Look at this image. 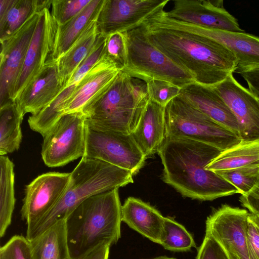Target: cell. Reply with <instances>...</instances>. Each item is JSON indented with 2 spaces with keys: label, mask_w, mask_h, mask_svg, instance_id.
<instances>
[{
  "label": "cell",
  "mask_w": 259,
  "mask_h": 259,
  "mask_svg": "<svg viewBox=\"0 0 259 259\" xmlns=\"http://www.w3.org/2000/svg\"><path fill=\"white\" fill-rule=\"evenodd\" d=\"M196 259H228L220 245L209 235L205 233L198 247Z\"/></svg>",
  "instance_id": "74e56055"
},
{
  "label": "cell",
  "mask_w": 259,
  "mask_h": 259,
  "mask_svg": "<svg viewBox=\"0 0 259 259\" xmlns=\"http://www.w3.org/2000/svg\"><path fill=\"white\" fill-rule=\"evenodd\" d=\"M149 99L146 83L120 71L109 88L81 112L86 124L95 128L131 134Z\"/></svg>",
  "instance_id": "5b68a950"
},
{
  "label": "cell",
  "mask_w": 259,
  "mask_h": 259,
  "mask_svg": "<svg viewBox=\"0 0 259 259\" xmlns=\"http://www.w3.org/2000/svg\"><path fill=\"white\" fill-rule=\"evenodd\" d=\"M151 41L199 84L214 87L235 71L234 53L215 39L143 23Z\"/></svg>",
  "instance_id": "7a4b0ae2"
},
{
  "label": "cell",
  "mask_w": 259,
  "mask_h": 259,
  "mask_svg": "<svg viewBox=\"0 0 259 259\" xmlns=\"http://www.w3.org/2000/svg\"><path fill=\"white\" fill-rule=\"evenodd\" d=\"M100 35L97 20L93 21L73 45L57 61L59 74L66 87L77 67L92 50Z\"/></svg>",
  "instance_id": "d4e9b609"
},
{
  "label": "cell",
  "mask_w": 259,
  "mask_h": 259,
  "mask_svg": "<svg viewBox=\"0 0 259 259\" xmlns=\"http://www.w3.org/2000/svg\"><path fill=\"white\" fill-rule=\"evenodd\" d=\"M259 166V140L241 142L223 151L206 166L214 172L248 167Z\"/></svg>",
  "instance_id": "484cf974"
},
{
  "label": "cell",
  "mask_w": 259,
  "mask_h": 259,
  "mask_svg": "<svg viewBox=\"0 0 259 259\" xmlns=\"http://www.w3.org/2000/svg\"><path fill=\"white\" fill-rule=\"evenodd\" d=\"M179 96L215 121L239 135L236 117L214 87L194 82L182 88Z\"/></svg>",
  "instance_id": "ffe728a7"
},
{
  "label": "cell",
  "mask_w": 259,
  "mask_h": 259,
  "mask_svg": "<svg viewBox=\"0 0 259 259\" xmlns=\"http://www.w3.org/2000/svg\"><path fill=\"white\" fill-rule=\"evenodd\" d=\"M151 259H176V258H174V257H168L167 256H158V257L151 258Z\"/></svg>",
  "instance_id": "7bdbcfd3"
},
{
  "label": "cell",
  "mask_w": 259,
  "mask_h": 259,
  "mask_svg": "<svg viewBox=\"0 0 259 259\" xmlns=\"http://www.w3.org/2000/svg\"><path fill=\"white\" fill-rule=\"evenodd\" d=\"M58 25L49 9L39 12L38 20L14 90L12 101L38 73L52 54Z\"/></svg>",
  "instance_id": "9a60e30c"
},
{
  "label": "cell",
  "mask_w": 259,
  "mask_h": 259,
  "mask_svg": "<svg viewBox=\"0 0 259 259\" xmlns=\"http://www.w3.org/2000/svg\"><path fill=\"white\" fill-rule=\"evenodd\" d=\"M39 16V12L34 14L12 35L0 40V107L13 101L15 87Z\"/></svg>",
  "instance_id": "7c38bea8"
},
{
  "label": "cell",
  "mask_w": 259,
  "mask_h": 259,
  "mask_svg": "<svg viewBox=\"0 0 259 259\" xmlns=\"http://www.w3.org/2000/svg\"><path fill=\"white\" fill-rule=\"evenodd\" d=\"M244 209L222 205L205 222V233L220 245L228 259H250L247 243V220Z\"/></svg>",
  "instance_id": "8fae6325"
},
{
  "label": "cell",
  "mask_w": 259,
  "mask_h": 259,
  "mask_svg": "<svg viewBox=\"0 0 259 259\" xmlns=\"http://www.w3.org/2000/svg\"><path fill=\"white\" fill-rule=\"evenodd\" d=\"M103 57L112 62L120 71L124 69L126 61V46L123 32H116L106 36Z\"/></svg>",
  "instance_id": "d6a6232c"
},
{
  "label": "cell",
  "mask_w": 259,
  "mask_h": 259,
  "mask_svg": "<svg viewBox=\"0 0 259 259\" xmlns=\"http://www.w3.org/2000/svg\"><path fill=\"white\" fill-rule=\"evenodd\" d=\"M239 201L243 207L259 218V180L248 193L241 194Z\"/></svg>",
  "instance_id": "ab89813d"
},
{
  "label": "cell",
  "mask_w": 259,
  "mask_h": 259,
  "mask_svg": "<svg viewBox=\"0 0 259 259\" xmlns=\"http://www.w3.org/2000/svg\"><path fill=\"white\" fill-rule=\"evenodd\" d=\"M247 243L250 259H259V218L250 213L247 220Z\"/></svg>",
  "instance_id": "f35d334b"
},
{
  "label": "cell",
  "mask_w": 259,
  "mask_h": 259,
  "mask_svg": "<svg viewBox=\"0 0 259 259\" xmlns=\"http://www.w3.org/2000/svg\"><path fill=\"white\" fill-rule=\"evenodd\" d=\"M223 151L186 138L167 137L157 153L163 166L162 180L182 196L203 201L239 193L206 166Z\"/></svg>",
  "instance_id": "6da1fadb"
},
{
  "label": "cell",
  "mask_w": 259,
  "mask_h": 259,
  "mask_svg": "<svg viewBox=\"0 0 259 259\" xmlns=\"http://www.w3.org/2000/svg\"><path fill=\"white\" fill-rule=\"evenodd\" d=\"M168 17L208 29L242 32L237 20L224 7L223 1L175 0Z\"/></svg>",
  "instance_id": "e0dca14e"
},
{
  "label": "cell",
  "mask_w": 259,
  "mask_h": 259,
  "mask_svg": "<svg viewBox=\"0 0 259 259\" xmlns=\"http://www.w3.org/2000/svg\"><path fill=\"white\" fill-rule=\"evenodd\" d=\"M106 37L100 34L98 39L91 52L73 72L68 82L67 87L72 84H77L102 59L104 53Z\"/></svg>",
  "instance_id": "d590c367"
},
{
  "label": "cell",
  "mask_w": 259,
  "mask_h": 259,
  "mask_svg": "<svg viewBox=\"0 0 259 259\" xmlns=\"http://www.w3.org/2000/svg\"><path fill=\"white\" fill-rule=\"evenodd\" d=\"M164 117L167 137L189 138L222 151L242 142L237 134L215 121L179 95L165 107Z\"/></svg>",
  "instance_id": "52a82bcc"
},
{
  "label": "cell",
  "mask_w": 259,
  "mask_h": 259,
  "mask_svg": "<svg viewBox=\"0 0 259 259\" xmlns=\"http://www.w3.org/2000/svg\"><path fill=\"white\" fill-rule=\"evenodd\" d=\"M169 0H105L97 19L100 34L106 37L140 26L151 15L164 8Z\"/></svg>",
  "instance_id": "5bb4252c"
},
{
  "label": "cell",
  "mask_w": 259,
  "mask_h": 259,
  "mask_svg": "<svg viewBox=\"0 0 259 259\" xmlns=\"http://www.w3.org/2000/svg\"><path fill=\"white\" fill-rule=\"evenodd\" d=\"M152 26L180 30L209 37L223 44L235 55V71L241 72L259 67V37L245 32L208 29L169 18L164 10L151 19Z\"/></svg>",
  "instance_id": "9c48e42d"
},
{
  "label": "cell",
  "mask_w": 259,
  "mask_h": 259,
  "mask_svg": "<svg viewBox=\"0 0 259 259\" xmlns=\"http://www.w3.org/2000/svg\"><path fill=\"white\" fill-rule=\"evenodd\" d=\"M165 107L149 99L131 134L146 158L158 152L165 138Z\"/></svg>",
  "instance_id": "44dd1931"
},
{
  "label": "cell",
  "mask_w": 259,
  "mask_h": 259,
  "mask_svg": "<svg viewBox=\"0 0 259 259\" xmlns=\"http://www.w3.org/2000/svg\"><path fill=\"white\" fill-rule=\"evenodd\" d=\"M65 88L57 62L49 58L14 102L23 116L28 113L34 115L48 106Z\"/></svg>",
  "instance_id": "ac0fdd59"
},
{
  "label": "cell",
  "mask_w": 259,
  "mask_h": 259,
  "mask_svg": "<svg viewBox=\"0 0 259 259\" xmlns=\"http://www.w3.org/2000/svg\"><path fill=\"white\" fill-rule=\"evenodd\" d=\"M0 259H34L29 240L15 235L0 248Z\"/></svg>",
  "instance_id": "8d00e7d4"
},
{
  "label": "cell",
  "mask_w": 259,
  "mask_h": 259,
  "mask_svg": "<svg viewBox=\"0 0 259 259\" xmlns=\"http://www.w3.org/2000/svg\"><path fill=\"white\" fill-rule=\"evenodd\" d=\"M29 240L34 259H73L68 246L66 220L56 222Z\"/></svg>",
  "instance_id": "cb8c5ba5"
},
{
  "label": "cell",
  "mask_w": 259,
  "mask_h": 259,
  "mask_svg": "<svg viewBox=\"0 0 259 259\" xmlns=\"http://www.w3.org/2000/svg\"><path fill=\"white\" fill-rule=\"evenodd\" d=\"M23 115L11 101L0 107V155L18 150L22 141L21 124Z\"/></svg>",
  "instance_id": "83f0119b"
},
{
  "label": "cell",
  "mask_w": 259,
  "mask_h": 259,
  "mask_svg": "<svg viewBox=\"0 0 259 259\" xmlns=\"http://www.w3.org/2000/svg\"><path fill=\"white\" fill-rule=\"evenodd\" d=\"M133 176L128 170L82 157L71 172L70 182L61 199L45 217L26 229V237L31 240L56 222L66 220L88 198L133 183Z\"/></svg>",
  "instance_id": "277c9868"
},
{
  "label": "cell",
  "mask_w": 259,
  "mask_h": 259,
  "mask_svg": "<svg viewBox=\"0 0 259 259\" xmlns=\"http://www.w3.org/2000/svg\"><path fill=\"white\" fill-rule=\"evenodd\" d=\"M100 160L137 174L146 157L132 134L101 130L86 124L84 156Z\"/></svg>",
  "instance_id": "30bf717a"
},
{
  "label": "cell",
  "mask_w": 259,
  "mask_h": 259,
  "mask_svg": "<svg viewBox=\"0 0 259 259\" xmlns=\"http://www.w3.org/2000/svg\"><path fill=\"white\" fill-rule=\"evenodd\" d=\"M85 117L82 112L61 116L42 136L41 155L50 167L66 165L84 154Z\"/></svg>",
  "instance_id": "ba28073f"
},
{
  "label": "cell",
  "mask_w": 259,
  "mask_h": 259,
  "mask_svg": "<svg viewBox=\"0 0 259 259\" xmlns=\"http://www.w3.org/2000/svg\"><path fill=\"white\" fill-rule=\"evenodd\" d=\"M123 33L126 39V61L122 71L145 82L150 79L161 80L181 89L195 82L188 72L151 41L142 24Z\"/></svg>",
  "instance_id": "8992f818"
},
{
  "label": "cell",
  "mask_w": 259,
  "mask_h": 259,
  "mask_svg": "<svg viewBox=\"0 0 259 259\" xmlns=\"http://www.w3.org/2000/svg\"><path fill=\"white\" fill-rule=\"evenodd\" d=\"M236 118L242 142L259 140V100L242 86L233 74L214 86Z\"/></svg>",
  "instance_id": "2e32d148"
},
{
  "label": "cell",
  "mask_w": 259,
  "mask_h": 259,
  "mask_svg": "<svg viewBox=\"0 0 259 259\" xmlns=\"http://www.w3.org/2000/svg\"><path fill=\"white\" fill-rule=\"evenodd\" d=\"M121 220L141 235L160 244L164 217L150 204L128 197L121 206Z\"/></svg>",
  "instance_id": "7402d4cb"
},
{
  "label": "cell",
  "mask_w": 259,
  "mask_h": 259,
  "mask_svg": "<svg viewBox=\"0 0 259 259\" xmlns=\"http://www.w3.org/2000/svg\"><path fill=\"white\" fill-rule=\"evenodd\" d=\"M111 245L103 244L80 259H108Z\"/></svg>",
  "instance_id": "b9f144b4"
},
{
  "label": "cell",
  "mask_w": 259,
  "mask_h": 259,
  "mask_svg": "<svg viewBox=\"0 0 259 259\" xmlns=\"http://www.w3.org/2000/svg\"><path fill=\"white\" fill-rule=\"evenodd\" d=\"M120 71L103 57L77 83L68 101L64 114L81 112L112 84Z\"/></svg>",
  "instance_id": "d6986e66"
},
{
  "label": "cell",
  "mask_w": 259,
  "mask_h": 259,
  "mask_svg": "<svg viewBox=\"0 0 259 259\" xmlns=\"http://www.w3.org/2000/svg\"><path fill=\"white\" fill-rule=\"evenodd\" d=\"M92 0H52L51 15L62 25L77 15Z\"/></svg>",
  "instance_id": "836d02e7"
},
{
  "label": "cell",
  "mask_w": 259,
  "mask_h": 259,
  "mask_svg": "<svg viewBox=\"0 0 259 259\" xmlns=\"http://www.w3.org/2000/svg\"><path fill=\"white\" fill-rule=\"evenodd\" d=\"M52 0H14L6 14L0 17V40L16 32L34 14L50 9Z\"/></svg>",
  "instance_id": "4316f807"
},
{
  "label": "cell",
  "mask_w": 259,
  "mask_h": 259,
  "mask_svg": "<svg viewBox=\"0 0 259 259\" xmlns=\"http://www.w3.org/2000/svg\"><path fill=\"white\" fill-rule=\"evenodd\" d=\"M215 173L235 187L241 194L248 193L259 180V166L239 168Z\"/></svg>",
  "instance_id": "1f68e13d"
},
{
  "label": "cell",
  "mask_w": 259,
  "mask_h": 259,
  "mask_svg": "<svg viewBox=\"0 0 259 259\" xmlns=\"http://www.w3.org/2000/svg\"><path fill=\"white\" fill-rule=\"evenodd\" d=\"M121 204L118 188L93 195L66 219L73 259H80L103 244L111 246L121 237Z\"/></svg>",
  "instance_id": "3957f363"
},
{
  "label": "cell",
  "mask_w": 259,
  "mask_h": 259,
  "mask_svg": "<svg viewBox=\"0 0 259 259\" xmlns=\"http://www.w3.org/2000/svg\"><path fill=\"white\" fill-rule=\"evenodd\" d=\"M160 244L174 252H185L196 247L192 234L173 218L164 217Z\"/></svg>",
  "instance_id": "4dcf8cb0"
},
{
  "label": "cell",
  "mask_w": 259,
  "mask_h": 259,
  "mask_svg": "<svg viewBox=\"0 0 259 259\" xmlns=\"http://www.w3.org/2000/svg\"><path fill=\"white\" fill-rule=\"evenodd\" d=\"M239 74L247 83L249 91L259 100V67L246 70Z\"/></svg>",
  "instance_id": "60d3db41"
},
{
  "label": "cell",
  "mask_w": 259,
  "mask_h": 259,
  "mask_svg": "<svg viewBox=\"0 0 259 259\" xmlns=\"http://www.w3.org/2000/svg\"><path fill=\"white\" fill-rule=\"evenodd\" d=\"M71 172H48L42 174L25 186L20 210L21 219L28 229L45 217L64 194Z\"/></svg>",
  "instance_id": "4fadbf2b"
},
{
  "label": "cell",
  "mask_w": 259,
  "mask_h": 259,
  "mask_svg": "<svg viewBox=\"0 0 259 259\" xmlns=\"http://www.w3.org/2000/svg\"><path fill=\"white\" fill-rule=\"evenodd\" d=\"M0 237H4L11 224L16 198L14 165L9 158L0 156Z\"/></svg>",
  "instance_id": "f1b7e54d"
},
{
  "label": "cell",
  "mask_w": 259,
  "mask_h": 259,
  "mask_svg": "<svg viewBox=\"0 0 259 259\" xmlns=\"http://www.w3.org/2000/svg\"><path fill=\"white\" fill-rule=\"evenodd\" d=\"M104 2L105 0H92L74 17L64 25H58L54 50L50 59L56 61L73 45L90 24L97 20Z\"/></svg>",
  "instance_id": "603a6c76"
},
{
  "label": "cell",
  "mask_w": 259,
  "mask_h": 259,
  "mask_svg": "<svg viewBox=\"0 0 259 259\" xmlns=\"http://www.w3.org/2000/svg\"><path fill=\"white\" fill-rule=\"evenodd\" d=\"M77 84L65 88L48 106L38 113L31 115L28 119L30 128L43 136L55 122L64 114L68 101Z\"/></svg>",
  "instance_id": "f546056e"
},
{
  "label": "cell",
  "mask_w": 259,
  "mask_h": 259,
  "mask_svg": "<svg viewBox=\"0 0 259 259\" xmlns=\"http://www.w3.org/2000/svg\"><path fill=\"white\" fill-rule=\"evenodd\" d=\"M145 83L149 99L164 107L180 94L181 89L164 80L150 79Z\"/></svg>",
  "instance_id": "e575fe53"
}]
</instances>
